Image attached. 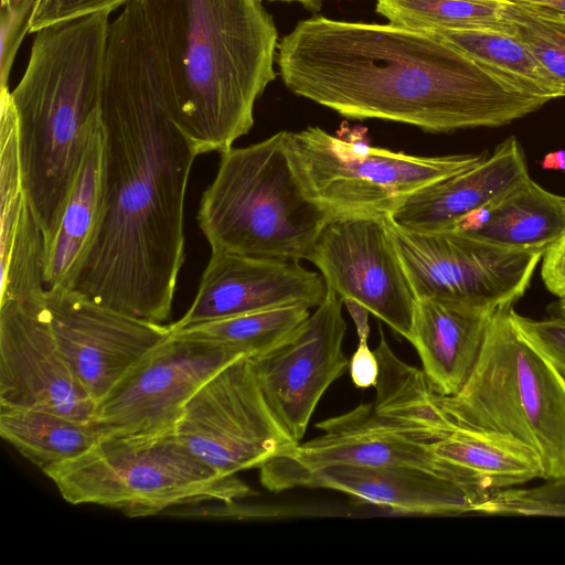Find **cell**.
<instances>
[{
	"mask_svg": "<svg viewBox=\"0 0 565 565\" xmlns=\"http://www.w3.org/2000/svg\"><path fill=\"white\" fill-rule=\"evenodd\" d=\"M541 274L552 294L565 297V236L543 254Z\"/></svg>",
	"mask_w": 565,
	"mask_h": 565,
	"instance_id": "obj_36",
	"label": "cell"
},
{
	"mask_svg": "<svg viewBox=\"0 0 565 565\" xmlns=\"http://www.w3.org/2000/svg\"><path fill=\"white\" fill-rule=\"evenodd\" d=\"M543 6H548L554 9L565 12V0H523Z\"/></svg>",
	"mask_w": 565,
	"mask_h": 565,
	"instance_id": "obj_40",
	"label": "cell"
},
{
	"mask_svg": "<svg viewBox=\"0 0 565 565\" xmlns=\"http://www.w3.org/2000/svg\"><path fill=\"white\" fill-rule=\"evenodd\" d=\"M465 488L490 493L541 478L536 455L518 440L494 431L457 426L431 444Z\"/></svg>",
	"mask_w": 565,
	"mask_h": 565,
	"instance_id": "obj_23",
	"label": "cell"
},
{
	"mask_svg": "<svg viewBox=\"0 0 565 565\" xmlns=\"http://www.w3.org/2000/svg\"><path fill=\"white\" fill-rule=\"evenodd\" d=\"M519 326L534 340L565 363V319L559 316L534 320L514 311Z\"/></svg>",
	"mask_w": 565,
	"mask_h": 565,
	"instance_id": "obj_34",
	"label": "cell"
},
{
	"mask_svg": "<svg viewBox=\"0 0 565 565\" xmlns=\"http://www.w3.org/2000/svg\"><path fill=\"white\" fill-rule=\"evenodd\" d=\"M433 32L518 89L547 102L563 97L551 74L515 35L488 29Z\"/></svg>",
	"mask_w": 565,
	"mask_h": 565,
	"instance_id": "obj_27",
	"label": "cell"
},
{
	"mask_svg": "<svg viewBox=\"0 0 565 565\" xmlns=\"http://www.w3.org/2000/svg\"><path fill=\"white\" fill-rule=\"evenodd\" d=\"M385 217L329 220L307 260L343 302L361 305L408 340L416 296Z\"/></svg>",
	"mask_w": 565,
	"mask_h": 565,
	"instance_id": "obj_12",
	"label": "cell"
},
{
	"mask_svg": "<svg viewBox=\"0 0 565 565\" xmlns=\"http://www.w3.org/2000/svg\"><path fill=\"white\" fill-rule=\"evenodd\" d=\"M375 354L380 375L375 386L374 411L384 418L406 428L427 434L437 440L451 433L457 425L444 412L439 395L423 369L403 362L392 351L380 328Z\"/></svg>",
	"mask_w": 565,
	"mask_h": 565,
	"instance_id": "obj_25",
	"label": "cell"
},
{
	"mask_svg": "<svg viewBox=\"0 0 565 565\" xmlns=\"http://www.w3.org/2000/svg\"><path fill=\"white\" fill-rule=\"evenodd\" d=\"M294 94L351 119L449 132L498 127L541 108L529 95L428 31L313 17L278 44Z\"/></svg>",
	"mask_w": 565,
	"mask_h": 565,
	"instance_id": "obj_2",
	"label": "cell"
},
{
	"mask_svg": "<svg viewBox=\"0 0 565 565\" xmlns=\"http://www.w3.org/2000/svg\"><path fill=\"white\" fill-rule=\"evenodd\" d=\"M329 221L305 193L285 150V130L221 153L198 222L212 250L307 259Z\"/></svg>",
	"mask_w": 565,
	"mask_h": 565,
	"instance_id": "obj_6",
	"label": "cell"
},
{
	"mask_svg": "<svg viewBox=\"0 0 565 565\" xmlns=\"http://www.w3.org/2000/svg\"><path fill=\"white\" fill-rule=\"evenodd\" d=\"M541 166L545 170L565 171V150L546 153L541 161Z\"/></svg>",
	"mask_w": 565,
	"mask_h": 565,
	"instance_id": "obj_38",
	"label": "cell"
},
{
	"mask_svg": "<svg viewBox=\"0 0 565 565\" xmlns=\"http://www.w3.org/2000/svg\"><path fill=\"white\" fill-rule=\"evenodd\" d=\"M498 1H502V0H498Z\"/></svg>",
	"mask_w": 565,
	"mask_h": 565,
	"instance_id": "obj_43",
	"label": "cell"
},
{
	"mask_svg": "<svg viewBox=\"0 0 565 565\" xmlns=\"http://www.w3.org/2000/svg\"><path fill=\"white\" fill-rule=\"evenodd\" d=\"M309 316L306 306H282L171 331L223 343L254 358L278 345Z\"/></svg>",
	"mask_w": 565,
	"mask_h": 565,
	"instance_id": "obj_29",
	"label": "cell"
},
{
	"mask_svg": "<svg viewBox=\"0 0 565 565\" xmlns=\"http://www.w3.org/2000/svg\"><path fill=\"white\" fill-rule=\"evenodd\" d=\"M140 1L178 125L198 156L227 151L276 78L271 15L262 0Z\"/></svg>",
	"mask_w": 565,
	"mask_h": 565,
	"instance_id": "obj_3",
	"label": "cell"
},
{
	"mask_svg": "<svg viewBox=\"0 0 565 565\" xmlns=\"http://www.w3.org/2000/svg\"><path fill=\"white\" fill-rule=\"evenodd\" d=\"M270 1H287V2H299L306 9L317 12L320 10L323 0H270Z\"/></svg>",
	"mask_w": 565,
	"mask_h": 565,
	"instance_id": "obj_39",
	"label": "cell"
},
{
	"mask_svg": "<svg viewBox=\"0 0 565 565\" xmlns=\"http://www.w3.org/2000/svg\"><path fill=\"white\" fill-rule=\"evenodd\" d=\"M110 12L38 30L26 68L11 94L22 182L42 231L52 239L100 113Z\"/></svg>",
	"mask_w": 565,
	"mask_h": 565,
	"instance_id": "obj_4",
	"label": "cell"
},
{
	"mask_svg": "<svg viewBox=\"0 0 565 565\" xmlns=\"http://www.w3.org/2000/svg\"><path fill=\"white\" fill-rule=\"evenodd\" d=\"M44 301L57 345L95 405L171 334L170 326L103 306L73 289H46Z\"/></svg>",
	"mask_w": 565,
	"mask_h": 565,
	"instance_id": "obj_14",
	"label": "cell"
},
{
	"mask_svg": "<svg viewBox=\"0 0 565 565\" xmlns=\"http://www.w3.org/2000/svg\"><path fill=\"white\" fill-rule=\"evenodd\" d=\"M527 175L522 147L511 136L475 167L413 192L388 217L414 232L450 231Z\"/></svg>",
	"mask_w": 565,
	"mask_h": 565,
	"instance_id": "obj_20",
	"label": "cell"
},
{
	"mask_svg": "<svg viewBox=\"0 0 565 565\" xmlns=\"http://www.w3.org/2000/svg\"><path fill=\"white\" fill-rule=\"evenodd\" d=\"M130 1L132 0H39L30 21L29 33L97 12L111 13Z\"/></svg>",
	"mask_w": 565,
	"mask_h": 565,
	"instance_id": "obj_32",
	"label": "cell"
},
{
	"mask_svg": "<svg viewBox=\"0 0 565 565\" xmlns=\"http://www.w3.org/2000/svg\"><path fill=\"white\" fill-rule=\"evenodd\" d=\"M0 435L43 472L82 455L100 436L90 422L44 409L1 405Z\"/></svg>",
	"mask_w": 565,
	"mask_h": 565,
	"instance_id": "obj_26",
	"label": "cell"
},
{
	"mask_svg": "<svg viewBox=\"0 0 565 565\" xmlns=\"http://www.w3.org/2000/svg\"><path fill=\"white\" fill-rule=\"evenodd\" d=\"M106 138L100 113L95 117L64 211L44 246L45 289L72 288L102 226L105 212Z\"/></svg>",
	"mask_w": 565,
	"mask_h": 565,
	"instance_id": "obj_22",
	"label": "cell"
},
{
	"mask_svg": "<svg viewBox=\"0 0 565 565\" xmlns=\"http://www.w3.org/2000/svg\"><path fill=\"white\" fill-rule=\"evenodd\" d=\"M174 430L193 455L225 476L259 468L299 444L270 411L246 355L192 394Z\"/></svg>",
	"mask_w": 565,
	"mask_h": 565,
	"instance_id": "obj_9",
	"label": "cell"
},
{
	"mask_svg": "<svg viewBox=\"0 0 565 565\" xmlns=\"http://www.w3.org/2000/svg\"><path fill=\"white\" fill-rule=\"evenodd\" d=\"M350 376L358 388L375 387L380 375V363L367 340H359L349 362Z\"/></svg>",
	"mask_w": 565,
	"mask_h": 565,
	"instance_id": "obj_35",
	"label": "cell"
},
{
	"mask_svg": "<svg viewBox=\"0 0 565 565\" xmlns=\"http://www.w3.org/2000/svg\"><path fill=\"white\" fill-rule=\"evenodd\" d=\"M439 403L457 426L529 447L541 479L565 478V363L519 326L513 306L497 309L467 382Z\"/></svg>",
	"mask_w": 565,
	"mask_h": 565,
	"instance_id": "obj_5",
	"label": "cell"
},
{
	"mask_svg": "<svg viewBox=\"0 0 565 565\" xmlns=\"http://www.w3.org/2000/svg\"><path fill=\"white\" fill-rule=\"evenodd\" d=\"M39 0H1V7L15 8L29 3L38 4Z\"/></svg>",
	"mask_w": 565,
	"mask_h": 565,
	"instance_id": "obj_41",
	"label": "cell"
},
{
	"mask_svg": "<svg viewBox=\"0 0 565 565\" xmlns=\"http://www.w3.org/2000/svg\"><path fill=\"white\" fill-rule=\"evenodd\" d=\"M557 316L565 319V297L559 298V301L556 306Z\"/></svg>",
	"mask_w": 565,
	"mask_h": 565,
	"instance_id": "obj_42",
	"label": "cell"
},
{
	"mask_svg": "<svg viewBox=\"0 0 565 565\" xmlns=\"http://www.w3.org/2000/svg\"><path fill=\"white\" fill-rule=\"evenodd\" d=\"M296 487L332 489L395 512L436 515L475 513L488 494L412 466H329L296 476L287 489Z\"/></svg>",
	"mask_w": 565,
	"mask_h": 565,
	"instance_id": "obj_19",
	"label": "cell"
},
{
	"mask_svg": "<svg viewBox=\"0 0 565 565\" xmlns=\"http://www.w3.org/2000/svg\"><path fill=\"white\" fill-rule=\"evenodd\" d=\"M343 305L347 307L354 321L359 340H367L370 333L367 322L370 312L364 307L354 301H344Z\"/></svg>",
	"mask_w": 565,
	"mask_h": 565,
	"instance_id": "obj_37",
	"label": "cell"
},
{
	"mask_svg": "<svg viewBox=\"0 0 565 565\" xmlns=\"http://www.w3.org/2000/svg\"><path fill=\"white\" fill-rule=\"evenodd\" d=\"M342 299L327 288L323 301L284 341L250 358L262 393L285 430L298 443L328 387L349 367L342 348Z\"/></svg>",
	"mask_w": 565,
	"mask_h": 565,
	"instance_id": "obj_13",
	"label": "cell"
},
{
	"mask_svg": "<svg viewBox=\"0 0 565 565\" xmlns=\"http://www.w3.org/2000/svg\"><path fill=\"white\" fill-rule=\"evenodd\" d=\"M36 4L15 8L1 7L0 23V79L1 88L8 87L9 74L22 39L30 30Z\"/></svg>",
	"mask_w": 565,
	"mask_h": 565,
	"instance_id": "obj_33",
	"label": "cell"
},
{
	"mask_svg": "<svg viewBox=\"0 0 565 565\" xmlns=\"http://www.w3.org/2000/svg\"><path fill=\"white\" fill-rule=\"evenodd\" d=\"M100 116L104 218L70 289L162 323L184 262L185 192L198 153L174 118L140 0L110 22Z\"/></svg>",
	"mask_w": 565,
	"mask_h": 565,
	"instance_id": "obj_1",
	"label": "cell"
},
{
	"mask_svg": "<svg viewBox=\"0 0 565 565\" xmlns=\"http://www.w3.org/2000/svg\"><path fill=\"white\" fill-rule=\"evenodd\" d=\"M467 233L501 246L544 254L565 236V196L545 190L527 175L490 202L489 217L481 228Z\"/></svg>",
	"mask_w": 565,
	"mask_h": 565,
	"instance_id": "obj_24",
	"label": "cell"
},
{
	"mask_svg": "<svg viewBox=\"0 0 565 565\" xmlns=\"http://www.w3.org/2000/svg\"><path fill=\"white\" fill-rule=\"evenodd\" d=\"M326 295L322 275L297 260L212 250L190 308L170 327L178 331L282 306L317 308Z\"/></svg>",
	"mask_w": 565,
	"mask_h": 565,
	"instance_id": "obj_17",
	"label": "cell"
},
{
	"mask_svg": "<svg viewBox=\"0 0 565 565\" xmlns=\"http://www.w3.org/2000/svg\"><path fill=\"white\" fill-rule=\"evenodd\" d=\"M501 17L559 85L565 97V12L523 0H503Z\"/></svg>",
	"mask_w": 565,
	"mask_h": 565,
	"instance_id": "obj_30",
	"label": "cell"
},
{
	"mask_svg": "<svg viewBox=\"0 0 565 565\" xmlns=\"http://www.w3.org/2000/svg\"><path fill=\"white\" fill-rule=\"evenodd\" d=\"M0 405L92 422L95 402L57 345L45 301L0 302Z\"/></svg>",
	"mask_w": 565,
	"mask_h": 565,
	"instance_id": "obj_16",
	"label": "cell"
},
{
	"mask_svg": "<svg viewBox=\"0 0 565 565\" xmlns=\"http://www.w3.org/2000/svg\"><path fill=\"white\" fill-rule=\"evenodd\" d=\"M243 355L236 348L171 331L95 405L90 423L100 435L173 430L192 394Z\"/></svg>",
	"mask_w": 565,
	"mask_h": 565,
	"instance_id": "obj_11",
	"label": "cell"
},
{
	"mask_svg": "<svg viewBox=\"0 0 565 565\" xmlns=\"http://www.w3.org/2000/svg\"><path fill=\"white\" fill-rule=\"evenodd\" d=\"M502 1L376 0V12L388 23L420 31L488 29L509 33L501 17Z\"/></svg>",
	"mask_w": 565,
	"mask_h": 565,
	"instance_id": "obj_28",
	"label": "cell"
},
{
	"mask_svg": "<svg viewBox=\"0 0 565 565\" xmlns=\"http://www.w3.org/2000/svg\"><path fill=\"white\" fill-rule=\"evenodd\" d=\"M416 298L435 297L498 309L526 291L543 253L501 246L467 232L420 233L385 217Z\"/></svg>",
	"mask_w": 565,
	"mask_h": 565,
	"instance_id": "obj_10",
	"label": "cell"
},
{
	"mask_svg": "<svg viewBox=\"0 0 565 565\" xmlns=\"http://www.w3.org/2000/svg\"><path fill=\"white\" fill-rule=\"evenodd\" d=\"M285 150L305 193L329 220L391 216L413 192L486 158L414 156L347 140L319 127L285 130Z\"/></svg>",
	"mask_w": 565,
	"mask_h": 565,
	"instance_id": "obj_8",
	"label": "cell"
},
{
	"mask_svg": "<svg viewBox=\"0 0 565 565\" xmlns=\"http://www.w3.org/2000/svg\"><path fill=\"white\" fill-rule=\"evenodd\" d=\"M495 311L463 301L416 298L408 341L438 394L451 396L462 388L479 358Z\"/></svg>",
	"mask_w": 565,
	"mask_h": 565,
	"instance_id": "obj_21",
	"label": "cell"
},
{
	"mask_svg": "<svg viewBox=\"0 0 565 565\" xmlns=\"http://www.w3.org/2000/svg\"><path fill=\"white\" fill-rule=\"evenodd\" d=\"M0 108V302L44 303V241L22 182L17 115L8 87L1 88Z\"/></svg>",
	"mask_w": 565,
	"mask_h": 565,
	"instance_id": "obj_18",
	"label": "cell"
},
{
	"mask_svg": "<svg viewBox=\"0 0 565 565\" xmlns=\"http://www.w3.org/2000/svg\"><path fill=\"white\" fill-rule=\"evenodd\" d=\"M316 427L323 431L320 436L259 467V480L266 489L287 490L296 476L335 465L419 467L457 482L450 466L434 454L433 438L384 418L372 403L319 422Z\"/></svg>",
	"mask_w": 565,
	"mask_h": 565,
	"instance_id": "obj_15",
	"label": "cell"
},
{
	"mask_svg": "<svg viewBox=\"0 0 565 565\" xmlns=\"http://www.w3.org/2000/svg\"><path fill=\"white\" fill-rule=\"evenodd\" d=\"M44 473L72 504H98L130 518L201 502L234 503L253 495L193 455L175 430L100 435L82 455Z\"/></svg>",
	"mask_w": 565,
	"mask_h": 565,
	"instance_id": "obj_7",
	"label": "cell"
},
{
	"mask_svg": "<svg viewBox=\"0 0 565 565\" xmlns=\"http://www.w3.org/2000/svg\"><path fill=\"white\" fill-rule=\"evenodd\" d=\"M484 515L565 518V478L545 480L533 488H509L490 492L476 508Z\"/></svg>",
	"mask_w": 565,
	"mask_h": 565,
	"instance_id": "obj_31",
	"label": "cell"
}]
</instances>
